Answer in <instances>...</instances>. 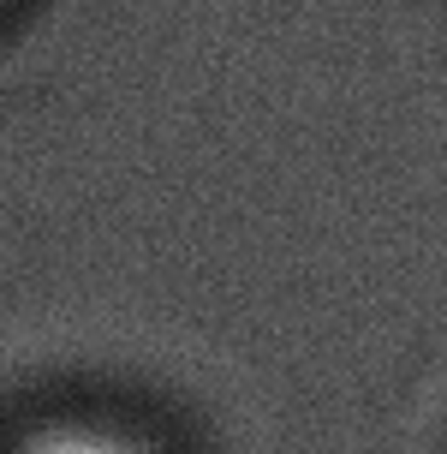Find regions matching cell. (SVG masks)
<instances>
[{"instance_id":"obj_1","label":"cell","mask_w":447,"mask_h":454,"mask_svg":"<svg viewBox=\"0 0 447 454\" xmlns=\"http://www.w3.org/2000/svg\"><path fill=\"white\" fill-rule=\"evenodd\" d=\"M19 454H132V449H119L113 436H89V431H54V436H36V442H24Z\"/></svg>"}]
</instances>
